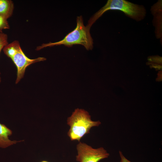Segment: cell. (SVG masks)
<instances>
[{"label":"cell","instance_id":"12","mask_svg":"<svg viewBox=\"0 0 162 162\" xmlns=\"http://www.w3.org/2000/svg\"><path fill=\"white\" fill-rule=\"evenodd\" d=\"M40 162H49L46 160H43V161H41Z\"/></svg>","mask_w":162,"mask_h":162},{"label":"cell","instance_id":"7","mask_svg":"<svg viewBox=\"0 0 162 162\" xmlns=\"http://www.w3.org/2000/svg\"><path fill=\"white\" fill-rule=\"evenodd\" d=\"M12 131L4 124L0 123V147L5 148L21 141H11L9 136L11 135Z\"/></svg>","mask_w":162,"mask_h":162},{"label":"cell","instance_id":"8","mask_svg":"<svg viewBox=\"0 0 162 162\" xmlns=\"http://www.w3.org/2000/svg\"><path fill=\"white\" fill-rule=\"evenodd\" d=\"M14 4L10 0H0V16L7 19L12 15Z\"/></svg>","mask_w":162,"mask_h":162},{"label":"cell","instance_id":"9","mask_svg":"<svg viewBox=\"0 0 162 162\" xmlns=\"http://www.w3.org/2000/svg\"><path fill=\"white\" fill-rule=\"evenodd\" d=\"M8 44V36L6 34L0 32V52L2 49ZM1 78L0 77V82Z\"/></svg>","mask_w":162,"mask_h":162},{"label":"cell","instance_id":"3","mask_svg":"<svg viewBox=\"0 0 162 162\" xmlns=\"http://www.w3.org/2000/svg\"><path fill=\"white\" fill-rule=\"evenodd\" d=\"M101 123L99 121H92L87 111L77 108L67 118V124L70 127L68 135L71 141L80 142L85 134L89 133L92 128L98 126Z\"/></svg>","mask_w":162,"mask_h":162},{"label":"cell","instance_id":"10","mask_svg":"<svg viewBox=\"0 0 162 162\" xmlns=\"http://www.w3.org/2000/svg\"><path fill=\"white\" fill-rule=\"evenodd\" d=\"M9 26L7 19L0 16V32H2L3 29H8Z\"/></svg>","mask_w":162,"mask_h":162},{"label":"cell","instance_id":"6","mask_svg":"<svg viewBox=\"0 0 162 162\" xmlns=\"http://www.w3.org/2000/svg\"><path fill=\"white\" fill-rule=\"evenodd\" d=\"M151 10L154 17L153 23L155 28V33L156 37L162 40V0L158 1L152 6Z\"/></svg>","mask_w":162,"mask_h":162},{"label":"cell","instance_id":"4","mask_svg":"<svg viewBox=\"0 0 162 162\" xmlns=\"http://www.w3.org/2000/svg\"><path fill=\"white\" fill-rule=\"evenodd\" d=\"M76 149L77 155L76 160L79 162H99L110 156V154L102 147L94 148L80 142L76 146Z\"/></svg>","mask_w":162,"mask_h":162},{"label":"cell","instance_id":"11","mask_svg":"<svg viewBox=\"0 0 162 162\" xmlns=\"http://www.w3.org/2000/svg\"><path fill=\"white\" fill-rule=\"evenodd\" d=\"M119 153L120 158V162H132L124 156L122 152L119 151Z\"/></svg>","mask_w":162,"mask_h":162},{"label":"cell","instance_id":"5","mask_svg":"<svg viewBox=\"0 0 162 162\" xmlns=\"http://www.w3.org/2000/svg\"><path fill=\"white\" fill-rule=\"evenodd\" d=\"M7 56L12 59L17 68L16 84L23 78L27 67L32 64L46 59L45 58L42 57L34 59L29 58L24 53L20 47Z\"/></svg>","mask_w":162,"mask_h":162},{"label":"cell","instance_id":"2","mask_svg":"<svg viewBox=\"0 0 162 162\" xmlns=\"http://www.w3.org/2000/svg\"><path fill=\"white\" fill-rule=\"evenodd\" d=\"M109 10H116L123 12L129 18L137 22L143 20L146 10L145 7L125 0H108L105 4L89 19L87 26L91 27L103 14Z\"/></svg>","mask_w":162,"mask_h":162},{"label":"cell","instance_id":"1","mask_svg":"<svg viewBox=\"0 0 162 162\" xmlns=\"http://www.w3.org/2000/svg\"><path fill=\"white\" fill-rule=\"evenodd\" d=\"M76 22V25L75 29L67 34L62 40L56 42L43 44L37 47V50L60 45L71 47L75 45H82L88 50H92L93 48L94 43L90 33L91 28L84 25L82 16L77 17Z\"/></svg>","mask_w":162,"mask_h":162}]
</instances>
